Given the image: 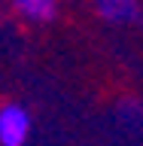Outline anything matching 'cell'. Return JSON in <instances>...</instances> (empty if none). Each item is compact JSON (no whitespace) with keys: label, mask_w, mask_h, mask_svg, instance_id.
<instances>
[{"label":"cell","mask_w":143,"mask_h":146,"mask_svg":"<svg viewBox=\"0 0 143 146\" xmlns=\"http://www.w3.org/2000/svg\"><path fill=\"white\" fill-rule=\"evenodd\" d=\"M9 9L18 21L34 25V27H46L58 18L61 0H9Z\"/></svg>","instance_id":"cell-3"},{"label":"cell","mask_w":143,"mask_h":146,"mask_svg":"<svg viewBox=\"0 0 143 146\" xmlns=\"http://www.w3.org/2000/svg\"><path fill=\"white\" fill-rule=\"evenodd\" d=\"M119 116L125 119V125H143V104L140 100H122Z\"/></svg>","instance_id":"cell-4"},{"label":"cell","mask_w":143,"mask_h":146,"mask_svg":"<svg viewBox=\"0 0 143 146\" xmlns=\"http://www.w3.org/2000/svg\"><path fill=\"white\" fill-rule=\"evenodd\" d=\"M34 134V116L25 104H0V146H27Z\"/></svg>","instance_id":"cell-1"},{"label":"cell","mask_w":143,"mask_h":146,"mask_svg":"<svg viewBox=\"0 0 143 146\" xmlns=\"http://www.w3.org/2000/svg\"><path fill=\"white\" fill-rule=\"evenodd\" d=\"M94 15L107 27H140L143 0H91Z\"/></svg>","instance_id":"cell-2"}]
</instances>
